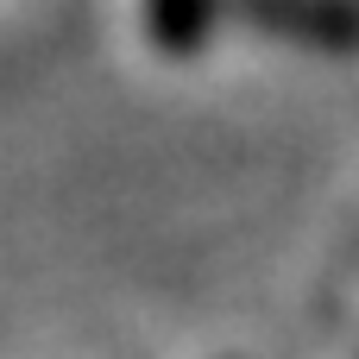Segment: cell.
I'll return each instance as SVG.
<instances>
[{
	"label": "cell",
	"instance_id": "cell-1",
	"mask_svg": "<svg viewBox=\"0 0 359 359\" xmlns=\"http://www.w3.org/2000/svg\"><path fill=\"white\" fill-rule=\"evenodd\" d=\"M233 13L265 32L309 50H359V0H233Z\"/></svg>",
	"mask_w": 359,
	"mask_h": 359
},
{
	"label": "cell",
	"instance_id": "cell-2",
	"mask_svg": "<svg viewBox=\"0 0 359 359\" xmlns=\"http://www.w3.org/2000/svg\"><path fill=\"white\" fill-rule=\"evenodd\" d=\"M221 0H151V38L164 50H196L215 25Z\"/></svg>",
	"mask_w": 359,
	"mask_h": 359
}]
</instances>
